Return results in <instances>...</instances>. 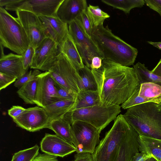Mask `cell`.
Masks as SVG:
<instances>
[{"instance_id":"1","label":"cell","mask_w":161,"mask_h":161,"mask_svg":"<svg viewBox=\"0 0 161 161\" xmlns=\"http://www.w3.org/2000/svg\"><path fill=\"white\" fill-rule=\"evenodd\" d=\"M101 102L119 105L126 101L140 85L133 68L103 59L102 66L91 69Z\"/></svg>"},{"instance_id":"2","label":"cell","mask_w":161,"mask_h":161,"mask_svg":"<svg viewBox=\"0 0 161 161\" xmlns=\"http://www.w3.org/2000/svg\"><path fill=\"white\" fill-rule=\"evenodd\" d=\"M91 38L103 59L127 67L134 64L137 49L113 34L108 25L93 27Z\"/></svg>"},{"instance_id":"3","label":"cell","mask_w":161,"mask_h":161,"mask_svg":"<svg viewBox=\"0 0 161 161\" xmlns=\"http://www.w3.org/2000/svg\"><path fill=\"white\" fill-rule=\"evenodd\" d=\"M123 115L139 135L161 139V111L158 104L148 102L131 107Z\"/></svg>"},{"instance_id":"4","label":"cell","mask_w":161,"mask_h":161,"mask_svg":"<svg viewBox=\"0 0 161 161\" xmlns=\"http://www.w3.org/2000/svg\"><path fill=\"white\" fill-rule=\"evenodd\" d=\"M0 43L21 55L30 46V41L26 32L17 18L0 7Z\"/></svg>"},{"instance_id":"5","label":"cell","mask_w":161,"mask_h":161,"mask_svg":"<svg viewBox=\"0 0 161 161\" xmlns=\"http://www.w3.org/2000/svg\"><path fill=\"white\" fill-rule=\"evenodd\" d=\"M120 112L119 105L102 103L98 105L70 111L63 117L70 124L77 120L88 123L101 132L111 121L115 119Z\"/></svg>"},{"instance_id":"6","label":"cell","mask_w":161,"mask_h":161,"mask_svg":"<svg viewBox=\"0 0 161 161\" xmlns=\"http://www.w3.org/2000/svg\"><path fill=\"white\" fill-rule=\"evenodd\" d=\"M129 123L120 114L92 153L94 161H115Z\"/></svg>"},{"instance_id":"7","label":"cell","mask_w":161,"mask_h":161,"mask_svg":"<svg viewBox=\"0 0 161 161\" xmlns=\"http://www.w3.org/2000/svg\"><path fill=\"white\" fill-rule=\"evenodd\" d=\"M63 0H0V7L6 10L25 11L38 16H57L58 7Z\"/></svg>"},{"instance_id":"8","label":"cell","mask_w":161,"mask_h":161,"mask_svg":"<svg viewBox=\"0 0 161 161\" xmlns=\"http://www.w3.org/2000/svg\"><path fill=\"white\" fill-rule=\"evenodd\" d=\"M73 132V143L77 153H93L100 142L101 132L88 123L80 120L71 124Z\"/></svg>"},{"instance_id":"9","label":"cell","mask_w":161,"mask_h":161,"mask_svg":"<svg viewBox=\"0 0 161 161\" xmlns=\"http://www.w3.org/2000/svg\"><path fill=\"white\" fill-rule=\"evenodd\" d=\"M49 71L56 83L77 95L80 92L78 72L63 53L59 51L56 62Z\"/></svg>"},{"instance_id":"10","label":"cell","mask_w":161,"mask_h":161,"mask_svg":"<svg viewBox=\"0 0 161 161\" xmlns=\"http://www.w3.org/2000/svg\"><path fill=\"white\" fill-rule=\"evenodd\" d=\"M68 30L69 34L75 42L85 65L90 69L92 60L95 56L103 60L92 38L85 33L76 19L68 25Z\"/></svg>"},{"instance_id":"11","label":"cell","mask_w":161,"mask_h":161,"mask_svg":"<svg viewBox=\"0 0 161 161\" xmlns=\"http://www.w3.org/2000/svg\"><path fill=\"white\" fill-rule=\"evenodd\" d=\"M59 53L58 44L50 38H46L35 49L30 68L50 71L55 64Z\"/></svg>"},{"instance_id":"12","label":"cell","mask_w":161,"mask_h":161,"mask_svg":"<svg viewBox=\"0 0 161 161\" xmlns=\"http://www.w3.org/2000/svg\"><path fill=\"white\" fill-rule=\"evenodd\" d=\"M16 18L24 28L30 41V45L34 49L46 37L47 32L39 16L31 12L16 11Z\"/></svg>"},{"instance_id":"13","label":"cell","mask_w":161,"mask_h":161,"mask_svg":"<svg viewBox=\"0 0 161 161\" xmlns=\"http://www.w3.org/2000/svg\"><path fill=\"white\" fill-rule=\"evenodd\" d=\"M13 119L18 126L32 132L47 128L50 121L45 109L38 106L25 109Z\"/></svg>"},{"instance_id":"14","label":"cell","mask_w":161,"mask_h":161,"mask_svg":"<svg viewBox=\"0 0 161 161\" xmlns=\"http://www.w3.org/2000/svg\"><path fill=\"white\" fill-rule=\"evenodd\" d=\"M59 100L56 93L55 82L50 72L46 71L38 75L35 103L44 108Z\"/></svg>"},{"instance_id":"15","label":"cell","mask_w":161,"mask_h":161,"mask_svg":"<svg viewBox=\"0 0 161 161\" xmlns=\"http://www.w3.org/2000/svg\"><path fill=\"white\" fill-rule=\"evenodd\" d=\"M41 150L44 153L64 157L76 151V149L57 135L46 133L40 143Z\"/></svg>"},{"instance_id":"16","label":"cell","mask_w":161,"mask_h":161,"mask_svg":"<svg viewBox=\"0 0 161 161\" xmlns=\"http://www.w3.org/2000/svg\"><path fill=\"white\" fill-rule=\"evenodd\" d=\"M38 16L48 37L53 40L58 47L60 46L69 36L68 24L57 16Z\"/></svg>"},{"instance_id":"17","label":"cell","mask_w":161,"mask_h":161,"mask_svg":"<svg viewBox=\"0 0 161 161\" xmlns=\"http://www.w3.org/2000/svg\"><path fill=\"white\" fill-rule=\"evenodd\" d=\"M139 135L129 124L115 161H131L139 151Z\"/></svg>"},{"instance_id":"18","label":"cell","mask_w":161,"mask_h":161,"mask_svg":"<svg viewBox=\"0 0 161 161\" xmlns=\"http://www.w3.org/2000/svg\"><path fill=\"white\" fill-rule=\"evenodd\" d=\"M87 7L86 0H63L58 8L56 15L68 25L86 10Z\"/></svg>"},{"instance_id":"19","label":"cell","mask_w":161,"mask_h":161,"mask_svg":"<svg viewBox=\"0 0 161 161\" xmlns=\"http://www.w3.org/2000/svg\"><path fill=\"white\" fill-rule=\"evenodd\" d=\"M27 72L22 64L21 55L10 53L0 58V73L18 79Z\"/></svg>"},{"instance_id":"20","label":"cell","mask_w":161,"mask_h":161,"mask_svg":"<svg viewBox=\"0 0 161 161\" xmlns=\"http://www.w3.org/2000/svg\"><path fill=\"white\" fill-rule=\"evenodd\" d=\"M60 52L67 57L77 71L84 66L82 58L71 36L68 37L58 46Z\"/></svg>"},{"instance_id":"21","label":"cell","mask_w":161,"mask_h":161,"mask_svg":"<svg viewBox=\"0 0 161 161\" xmlns=\"http://www.w3.org/2000/svg\"><path fill=\"white\" fill-rule=\"evenodd\" d=\"M47 128L52 130L59 137L74 146L71 124L63 117L50 120Z\"/></svg>"},{"instance_id":"22","label":"cell","mask_w":161,"mask_h":161,"mask_svg":"<svg viewBox=\"0 0 161 161\" xmlns=\"http://www.w3.org/2000/svg\"><path fill=\"white\" fill-rule=\"evenodd\" d=\"M139 151L161 161V139L139 135Z\"/></svg>"},{"instance_id":"23","label":"cell","mask_w":161,"mask_h":161,"mask_svg":"<svg viewBox=\"0 0 161 161\" xmlns=\"http://www.w3.org/2000/svg\"><path fill=\"white\" fill-rule=\"evenodd\" d=\"M76 100H62L54 102L44 108L46 111L50 120L63 117L74 107Z\"/></svg>"},{"instance_id":"24","label":"cell","mask_w":161,"mask_h":161,"mask_svg":"<svg viewBox=\"0 0 161 161\" xmlns=\"http://www.w3.org/2000/svg\"><path fill=\"white\" fill-rule=\"evenodd\" d=\"M77 72V85L80 92L97 91V83L90 69L84 65Z\"/></svg>"},{"instance_id":"25","label":"cell","mask_w":161,"mask_h":161,"mask_svg":"<svg viewBox=\"0 0 161 161\" xmlns=\"http://www.w3.org/2000/svg\"><path fill=\"white\" fill-rule=\"evenodd\" d=\"M102 103L97 91H80L76 96L75 106L70 111L98 105Z\"/></svg>"},{"instance_id":"26","label":"cell","mask_w":161,"mask_h":161,"mask_svg":"<svg viewBox=\"0 0 161 161\" xmlns=\"http://www.w3.org/2000/svg\"><path fill=\"white\" fill-rule=\"evenodd\" d=\"M37 85V77L28 82L19 88L17 93L26 104H35Z\"/></svg>"},{"instance_id":"27","label":"cell","mask_w":161,"mask_h":161,"mask_svg":"<svg viewBox=\"0 0 161 161\" xmlns=\"http://www.w3.org/2000/svg\"><path fill=\"white\" fill-rule=\"evenodd\" d=\"M101 2L126 14H129L134 8H141L145 4L144 0H102Z\"/></svg>"},{"instance_id":"28","label":"cell","mask_w":161,"mask_h":161,"mask_svg":"<svg viewBox=\"0 0 161 161\" xmlns=\"http://www.w3.org/2000/svg\"><path fill=\"white\" fill-rule=\"evenodd\" d=\"M139 79L140 84L153 82L161 86V76L152 73L144 64L138 62L133 67Z\"/></svg>"},{"instance_id":"29","label":"cell","mask_w":161,"mask_h":161,"mask_svg":"<svg viewBox=\"0 0 161 161\" xmlns=\"http://www.w3.org/2000/svg\"><path fill=\"white\" fill-rule=\"evenodd\" d=\"M140 84L130 97L124 103L122 104L121 107L124 109H127L131 107L140 104L148 103L153 102L159 104L161 102V96L154 98H147L139 96Z\"/></svg>"},{"instance_id":"30","label":"cell","mask_w":161,"mask_h":161,"mask_svg":"<svg viewBox=\"0 0 161 161\" xmlns=\"http://www.w3.org/2000/svg\"><path fill=\"white\" fill-rule=\"evenodd\" d=\"M86 11L93 27L103 24L104 20L110 17L109 15L103 12L97 6L89 4Z\"/></svg>"},{"instance_id":"31","label":"cell","mask_w":161,"mask_h":161,"mask_svg":"<svg viewBox=\"0 0 161 161\" xmlns=\"http://www.w3.org/2000/svg\"><path fill=\"white\" fill-rule=\"evenodd\" d=\"M139 96L147 98H154L161 96V86L153 82L140 84Z\"/></svg>"},{"instance_id":"32","label":"cell","mask_w":161,"mask_h":161,"mask_svg":"<svg viewBox=\"0 0 161 161\" xmlns=\"http://www.w3.org/2000/svg\"><path fill=\"white\" fill-rule=\"evenodd\" d=\"M39 147L36 145L34 146L15 153L11 161H33L38 154Z\"/></svg>"},{"instance_id":"33","label":"cell","mask_w":161,"mask_h":161,"mask_svg":"<svg viewBox=\"0 0 161 161\" xmlns=\"http://www.w3.org/2000/svg\"><path fill=\"white\" fill-rule=\"evenodd\" d=\"M85 33L91 38L93 27L87 13L84 10L76 19Z\"/></svg>"},{"instance_id":"34","label":"cell","mask_w":161,"mask_h":161,"mask_svg":"<svg viewBox=\"0 0 161 161\" xmlns=\"http://www.w3.org/2000/svg\"><path fill=\"white\" fill-rule=\"evenodd\" d=\"M41 73L39 70L36 69L27 72L22 76L17 79L14 84V86L19 88L25 83L36 78Z\"/></svg>"},{"instance_id":"35","label":"cell","mask_w":161,"mask_h":161,"mask_svg":"<svg viewBox=\"0 0 161 161\" xmlns=\"http://www.w3.org/2000/svg\"><path fill=\"white\" fill-rule=\"evenodd\" d=\"M55 88L58 97L60 100H74L77 95L61 86L55 82Z\"/></svg>"},{"instance_id":"36","label":"cell","mask_w":161,"mask_h":161,"mask_svg":"<svg viewBox=\"0 0 161 161\" xmlns=\"http://www.w3.org/2000/svg\"><path fill=\"white\" fill-rule=\"evenodd\" d=\"M34 53L35 49L30 45L27 50L21 55L22 64L24 69L26 71L32 64Z\"/></svg>"},{"instance_id":"37","label":"cell","mask_w":161,"mask_h":161,"mask_svg":"<svg viewBox=\"0 0 161 161\" xmlns=\"http://www.w3.org/2000/svg\"><path fill=\"white\" fill-rule=\"evenodd\" d=\"M16 79V78L0 73V90L5 88Z\"/></svg>"},{"instance_id":"38","label":"cell","mask_w":161,"mask_h":161,"mask_svg":"<svg viewBox=\"0 0 161 161\" xmlns=\"http://www.w3.org/2000/svg\"><path fill=\"white\" fill-rule=\"evenodd\" d=\"M146 5L157 12L161 17V0H144Z\"/></svg>"},{"instance_id":"39","label":"cell","mask_w":161,"mask_h":161,"mask_svg":"<svg viewBox=\"0 0 161 161\" xmlns=\"http://www.w3.org/2000/svg\"><path fill=\"white\" fill-rule=\"evenodd\" d=\"M74 161H94L92 153L89 152L77 153Z\"/></svg>"},{"instance_id":"40","label":"cell","mask_w":161,"mask_h":161,"mask_svg":"<svg viewBox=\"0 0 161 161\" xmlns=\"http://www.w3.org/2000/svg\"><path fill=\"white\" fill-rule=\"evenodd\" d=\"M57 157V156L45 153L37 155L33 161H59Z\"/></svg>"},{"instance_id":"41","label":"cell","mask_w":161,"mask_h":161,"mask_svg":"<svg viewBox=\"0 0 161 161\" xmlns=\"http://www.w3.org/2000/svg\"><path fill=\"white\" fill-rule=\"evenodd\" d=\"M25 109V108L21 106H13L8 110V115L14 119L19 116Z\"/></svg>"},{"instance_id":"42","label":"cell","mask_w":161,"mask_h":161,"mask_svg":"<svg viewBox=\"0 0 161 161\" xmlns=\"http://www.w3.org/2000/svg\"><path fill=\"white\" fill-rule=\"evenodd\" d=\"M103 59L100 57H94L91 62L90 69H97L100 68L102 66Z\"/></svg>"},{"instance_id":"43","label":"cell","mask_w":161,"mask_h":161,"mask_svg":"<svg viewBox=\"0 0 161 161\" xmlns=\"http://www.w3.org/2000/svg\"><path fill=\"white\" fill-rule=\"evenodd\" d=\"M151 71L154 74L161 76V59Z\"/></svg>"},{"instance_id":"44","label":"cell","mask_w":161,"mask_h":161,"mask_svg":"<svg viewBox=\"0 0 161 161\" xmlns=\"http://www.w3.org/2000/svg\"><path fill=\"white\" fill-rule=\"evenodd\" d=\"M147 42L149 44L161 50V42H155L147 41Z\"/></svg>"},{"instance_id":"45","label":"cell","mask_w":161,"mask_h":161,"mask_svg":"<svg viewBox=\"0 0 161 161\" xmlns=\"http://www.w3.org/2000/svg\"><path fill=\"white\" fill-rule=\"evenodd\" d=\"M3 46L0 43V47H1V54H0V58L3 56L4 55L3 52Z\"/></svg>"},{"instance_id":"46","label":"cell","mask_w":161,"mask_h":161,"mask_svg":"<svg viewBox=\"0 0 161 161\" xmlns=\"http://www.w3.org/2000/svg\"><path fill=\"white\" fill-rule=\"evenodd\" d=\"M148 161H157L155 159L152 157L149 158L148 159Z\"/></svg>"},{"instance_id":"47","label":"cell","mask_w":161,"mask_h":161,"mask_svg":"<svg viewBox=\"0 0 161 161\" xmlns=\"http://www.w3.org/2000/svg\"><path fill=\"white\" fill-rule=\"evenodd\" d=\"M158 106L159 110L161 111V102L159 104H158Z\"/></svg>"},{"instance_id":"48","label":"cell","mask_w":161,"mask_h":161,"mask_svg":"<svg viewBox=\"0 0 161 161\" xmlns=\"http://www.w3.org/2000/svg\"><path fill=\"white\" fill-rule=\"evenodd\" d=\"M149 158L147 159L146 160H145V161H148V159H149Z\"/></svg>"}]
</instances>
